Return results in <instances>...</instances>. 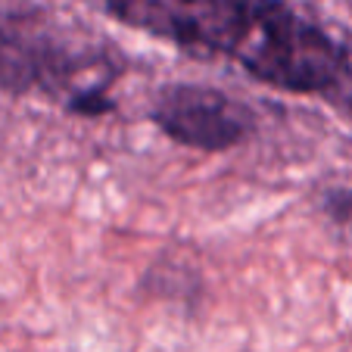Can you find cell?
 <instances>
[{"mask_svg":"<svg viewBox=\"0 0 352 352\" xmlns=\"http://www.w3.org/2000/svg\"><path fill=\"white\" fill-rule=\"evenodd\" d=\"M153 122L181 146L221 153L243 144L253 131V116L228 94L199 85H175L156 97Z\"/></svg>","mask_w":352,"mask_h":352,"instance_id":"obj_2","label":"cell"},{"mask_svg":"<svg viewBox=\"0 0 352 352\" xmlns=\"http://www.w3.org/2000/svg\"><path fill=\"white\" fill-rule=\"evenodd\" d=\"M324 212L340 231L346 234V240L352 243V190L337 187V190L324 193Z\"/></svg>","mask_w":352,"mask_h":352,"instance_id":"obj_3","label":"cell"},{"mask_svg":"<svg viewBox=\"0 0 352 352\" xmlns=\"http://www.w3.org/2000/svg\"><path fill=\"white\" fill-rule=\"evenodd\" d=\"M113 19L197 54H221L290 94L343 91L352 60L284 0H107Z\"/></svg>","mask_w":352,"mask_h":352,"instance_id":"obj_1","label":"cell"}]
</instances>
